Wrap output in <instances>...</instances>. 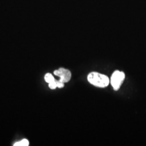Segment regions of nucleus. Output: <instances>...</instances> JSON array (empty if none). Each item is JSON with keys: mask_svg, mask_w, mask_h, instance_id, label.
<instances>
[{"mask_svg": "<svg viewBox=\"0 0 146 146\" xmlns=\"http://www.w3.org/2000/svg\"><path fill=\"white\" fill-rule=\"evenodd\" d=\"M88 81L95 86L104 88L109 84L110 80L106 75L96 72H92L88 75Z\"/></svg>", "mask_w": 146, "mask_h": 146, "instance_id": "obj_1", "label": "nucleus"}, {"mask_svg": "<svg viewBox=\"0 0 146 146\" xmlns=\"http://www.w3.org/2000/svg\"><path fill=\"white\" fill-rule=\"evenodd\" d=\"M125 78V74L122 72L116 70L111 77L110 82L114 90H118Z\"/></svg>", "mask_w": 146, "mask_h": 146, "instance_id": "obj_2", "label": "nucleus"}, {"mask_svg": "<svg viewBox=\"0 0 146 146\" xmlns=\"http://www.w3.org/2000/svg\"><path fill=\"white\" fill-rule=\"evenodd\" d=\"M54 74L55 75L59 76L60 78L59 81L64 84L69 82L72 76L71 72L69 70L63 68H60L58 70H55Z\"/></svg>", "mask_w": 146, "mask_h": 146, "instance_id": "obj_3", "label": "nucleus"}, {"mask_svg": "<svg viewBox=\"0 0 146 146\" xmlns=\"http://www.w3.org/2000/svg\"><path fill=\"white\" fill-rule=\"evenodd\" d=\"M44 80H45L46 82L48 84L51 83L55 80V79L53 77L52 75L50 73H47L45 75Z\"/></svg>", "mask_w": 146, "mask_h": 146, "instance_id": "obj_4", "label": "nucleus"}, {"mask_svg": "<svg viewBox=\"0 0 146 146\" xmlns=\"http://www.w3.org/2000/svg\"><path fill=\"white\" fill-rule=\"evenodd\" d=\"M29 145V142L28 140L23 139L20 142H16L14 146H28Z\"/></svg>", "mask_w": 146, "mask_h": 146, "instance_id": "obj_5", "label": "nucleus"}, {"mask_svg": "<svg viewBox=\"0 0 146 146\" xmlns=\"http://www.w3.org/2000/svg\"><path fill=\"white\" fill-rule=\"evenodd\" d=\"M49 87L52 89H55L57 87V84H56V80H55L54 81H53L51 83L49 84Z\"/></svg>", "mask_w": 146, "mask_h": 146, "instance_id": "obj_6", "label": "nucleus"}, {"mask_svg": "<svg viewBox=\"0 0 146 146\" xmlns=\"http://www.w3.org/2000/svg\"><path fill=\"white\" fill-rule=\"evenodd\" d=\"M56 84H57V87H58L60 88H63L64 87V83H63L62 82L60 81H57L56 80Z\"/></svg>", "mask_w": 146, "mask_h": 146, "instance_id": "obj_7", "label": "nucleus"}]
</instances>
